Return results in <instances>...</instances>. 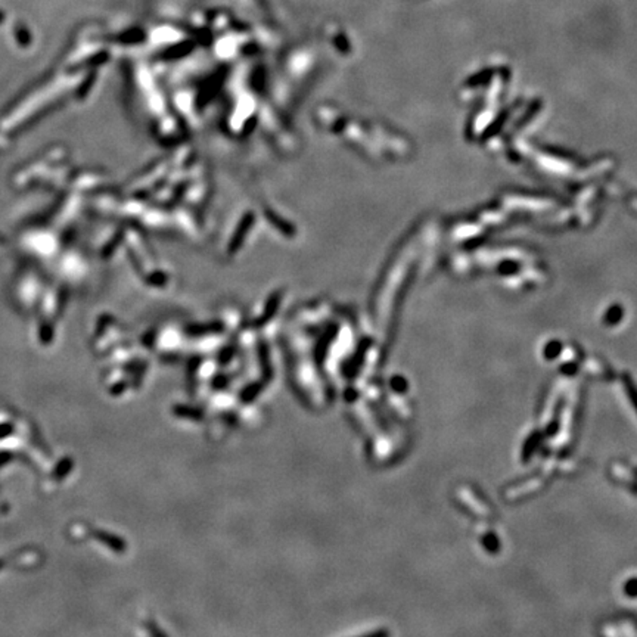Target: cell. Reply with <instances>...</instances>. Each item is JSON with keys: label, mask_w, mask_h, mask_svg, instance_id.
<instances>
[{"label": "cell", "mask_w": 637, "mask_h": 637, "mask_svg": "<svg viewBox=\"0 0 637 637\" xmlns=\"http://www.w3.org/2000/svg\"><path fill=\"white\" fill-rule=\"evenodd\" d=\"M3 565H5V561H0V568H3Z\"/></svg>", "instance_id": "3"}, {"label": "cell", "mask_w": 637, "mask_h": 637, "mask_svg": "<svg viewBox=\"0 0 637 637\" xmlns=\"http://www.w3.org/2000/svg\"><path fill=\"white\" fill-rule=\"evenodd\" d=\"M11 432H13V426L9 424H3L0 425V438H5L6 435H9Z\"/></svg>", "instance_id": "2"}, {"label": "cell", "mask_w": 637, "mask_h": 637, "mask_svg": "<svg viewBox=\"0 0 637 637\" xmlns=\"http://www.w3.org/2000/svg\"><path fill=\"white\" fill-rule=\"evenodd\" d=\"M624 591L630 596V598H636L637 596V580H630L624 586Z\"/></svg>", "instance_id": "1"}, {"label": "cell", "mask_w": 637, "mask_h": 637, "mask_svg": "<svg viewBox=\"0 0 637 637\" xmlns=\"http://www.w3.org/2000/svg\"><path fill=\"white\" fill-rule=\"evenodd\" d=\"M3 242H5V239H3V237H2V235H0V244H3Z\"/></svg>", "instance_id": "4"}]
</instances>
